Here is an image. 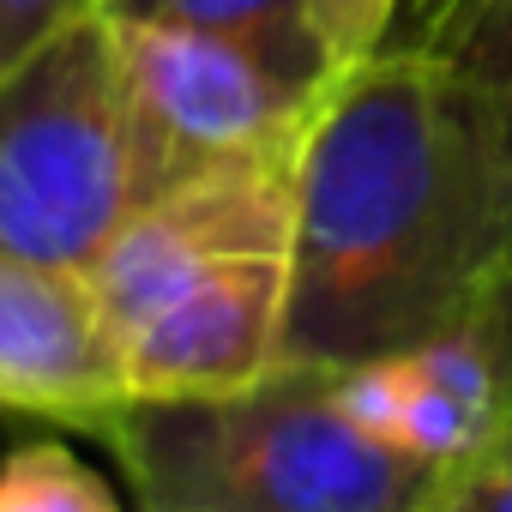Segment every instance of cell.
Masks as SVG:
<instances>
[{"mask_svg":"<svg viewBox=\"0 0 512 512\" xmlns=\"http://www.w3.org/2000/svg\"><path fill=\"white\" fill-rule=\"evenodd\" d=\"M506 260V127L446 61L386 37L326 85L302 139L284 362L350 368L464 332Z\"/></svg>","mask_w":512,"mask_h":512,"instance_id":"obj_1","label":"cell"},{"mask_svg":"<svg viewBox=\"0 0 512 512\" xmlns=\"http://www.w3.org/2000/svg\"><path fill=\"white\" fill-rule=\"evenodd\" d=\"M97 440L133 512H434L446 494L344 410L332 368L296 362L229 398H127Z\"/></svg>","mask_w":512,"mask_h":512,"instance_id":"obj_2","label":"cell"},{"mask_svg":"<svg viewBox=\"0 0 512 512\" xmlns=\"http://www.w3.org/2000/svg\"><path fill=\"white\" fill-rule=\"evenodd\" d=\"M139 205V151L103 7L67 13L0 67V247L79 266Z\"/></svg>","mask_w":512,"mask_h":512,"instance_id":"obj_3","label":"cell"},{"mask_svg":"<svg viewBox=\"0 0 512 512\" xmlns=\"http://www.w3.org/2000/svg\"><path fill=\"white\" fill-rule=\"evenodd\" d=\"M109 25L139 151V199L163 193L169 181L205 163L302 133L332 85V79L326 85L296 79L272 55L211 31L139 25V19H109Z\"/></svg>","mask_w":512,"mask_h":512,"instance_id":"obj_4","label":"cell"},{"mask_svg":"<svg viewBox=\"0 0 512 512\" xmlns=\"http://www.w3.org/2000/svg\"><path fill=\"white\" fill-rule=\"evenodd\" d=\"M302 133L235 151L205 163L163 193L139 199L109 247L91 260V290L115 332L127 338L145 314H157L187 284L253 260V253H290L296 247V169Z\"/></svg>","mask_w":512,"mask_h":512,"instance_id":"obj_5","label":"cell"},{"mask_svg":"<svg viewBox=\"0 0 512 512\" xmlns=\"http://www.w3.org/2000/svg\"><path fill=\"white\" fill-rule=\"evenodd\" d=\"M127 398V350L91 272L0 247V416L97 434Z\"/></svg>","mask_w":512,"mask_h":512,"instance_id":"obj_6","label":"cell"},{"mask_svg":"<svg viewBox=\"0 0 512 512\" xmlns=\"http://www.w3.org/2000/svg\"><path fill=\"white\" fill-rule=\"evenodd\" d=\"M284 338H290V253H253V260H235L187 284L121 338L127 392L133 398L247 392L284 368Z\"/></svg>","mask_w":512,"mask_h":512,"instance_id":"obj_7","label":"cell"},{"mask_svg":"<svg viewBox=\"0 0 512 512\" xmlns=\"http://www.w3.org/2000/svg\"><path fill=\"white\" fill-rule=\"evenodd\" d=\"M332 380H338L344 410L380 446H392L440 476H452L476 452H488L512 416L506 386L470 326L362 356L350 368H332Z\"/></svg>","mask_w":512,"mask_h":512,"instance_id":"obj_8","label":"cell"},{"mask_svg":"<svg viewBox=\"0 0 512 512\" xmlns=\"http://www.w3.org/2000/svg\"><path fill=\"white\" fill-rule=\"evenodd\" d=\"M109 19H139V25H181V31H211L229 43H247L272 55L296 79H338L320 25H314V0H97Z\"/></svg>","mask_w":512,"mask_h":512,"instance_id":"obj_9","label":"cell"},{"mask_svg":"<svg viewBox=\"0 0 512 512\" xmlns=\"http://www.w3.org/2000/svg\"><path fill=\"white\" fill-rule=\"evenodd\" d=\"M392 37L446 61L512 139V0H404Z\"/></svg>","mask_w":512,"mask_h":512,"instance_id":"obj_10","label":"cell"},{"mask_svg":"<svg viewBox=\"0 0 512 512\" xmlns=\"http://www.w3.org/2000/svg\"><path fill=\"white\" fill-rule=\"evenodd\" d=\"M0 512H121V500L73 446L31 440L0 458Z\"/></svg>","mask_w":512,"mask_h":512,"instance_id":"obj_11","label":"cell"},{"mask_svg":"<svg viewBox=\"0 0 512 512\" xmlns=\"http://www.w3.org/2000/svg\"><path fill=\"white\" fill-rule=\"evenodd\" d=\"M398 7L404 0H314V25H320V43H326L332 67L344 73L362 55H374L392 37Z\"/></svg>","mask_w":512,"mask_h":512,"instance_id":"obj_12","label":"cell"},{"mask_svg":"<svg viewBox=\"0 0 512 512\" xmlns=\"http://www.w3.org/2000/svg\"><path fill=\"white\" fill-rule=\"evenodd\" d=\"M440 506L446 512H512V416H506V428L494 434L488 452H476L464 470L446 476Z\"/></svg>","mask_w":512,"mask_h":512,"instance_id":"obj_13","label":"cell"},{"mask_svg":"<svg viewBox=\"0 0 512 512\" xmlns=\"http://www.w3.org/2000/svg\"><path fill=\"white\" fill-rule=\"evenodd\" d=\"M470 332L482 338V350H488V362H494V374H500V386H506V410H512V260H506L500 278L488 284V296H482Z\"/></svg>","mask_w":512,"mask_h":512,"instance_id":"obj_14","label":"cell"},{"mask_svg":"<svg viewBox=\"0 0 512 512\" xmlns=\"http://www.w3.org/2000/svg\"><path fill=\"white\" fill-rule=\"evenodd\" d=\"M79 7H85V0H0V67L19 61L37 37H49Z\"/></svg>","mask_w":512,"mask_h":512,"instance_id":"obj_15","label":"cell"},{"mask_svg":"<svg viewBox=\"0 0 512 512\" xmlns=\"http://www.w3.org/2000/svg\"><path fill=\"white\" fill-rule=\"evenodd\" d=\"M434 512H446V506H434Z\"/></svg>","mask_w":512,"mask_h":512,"instance_id":"obj_16","label":"cell"}]
</instances>
